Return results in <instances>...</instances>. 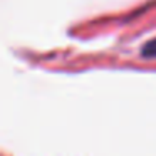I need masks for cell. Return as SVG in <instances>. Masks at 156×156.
<instances>
[{"instance_id": "6da1fadb", "label": "cell", "mask_w": 156, "mask_h": 156, "mask_svg": "<svg viewBox=\"0 0 156 156\" xmlns=\"http://www.w3.org/2000/svg\"><path fill=\"white\" fill-rule=\"evenodd\" d=\"M141 54L143 57H156V39L146 42L141 49Z\"/></svg>"}]
</instances>
